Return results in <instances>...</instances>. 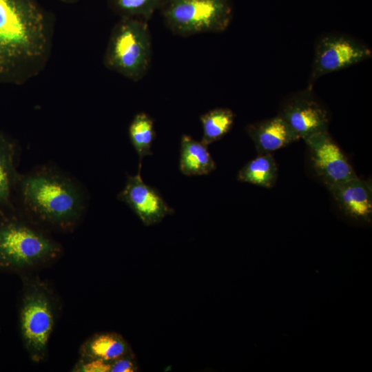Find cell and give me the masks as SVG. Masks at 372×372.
<instances>
[{
  "label": "cell",
  "mask_w": 372,
  "mask_h": 372,
  "mask_svg": "<svg viewBox=\"0 0 372 372\" xmlns=\"http://www.w3.org/2000/svg\"><path fill=\"white\" fill-rule=\"evenodd\" d=\"M16 211L50 232H69L82 219L87 197L79 181L52 165H41L19 175Z\"/></svg>",
  "instance_id": "6da1fadb"
},
{
  "label": "cell",
  "mask_w": 372,
  "mask_h": 372,
  "mask_svg": "<svg viewBox=\"0 0 372 372\" xmlns=\"http://www.w3.org/2000/svg\"><path fill=\"white\" fill-rule=\"evenodd\" d=\"M50 44L48 21L36 0H0V82L20 83L37 75Z\"/></svg>",
  "instance_id": "7a4b0ae2"
},
{
  "label": "cell",
  "mask_w": 372,
  "mask_h": 372,
  "mask_svg": "<svg viewBox=\"0 0 372 372\" xmlns=\"http://www.w3.org/2000/svg\"><path fill=\"white\" fill-rule=\"evenodd\" d=\"M62 251L50 232L16 209L0 214V269L31 273L52 263Z\"/></svg>",
  "instance_id": "3957f363"
},
{
  "label": "cell",
  "mask_w": 372,
  "mask_h": 372,
  "mask_svg": "<svg viewBox=\"0 0 372 372\" xmlns=\"http://www.w3.org/2000/svg\"><path fill=\"white\" fill-rule=\"evenodd\" d=\"M21 276V337L30 358L40 362L47 358L48 343L57 320L60 302L53 289L38 275L31 272Z\"/></svg>",
  "instance_id": "277c9868"
},
{
  "label": "cell",
  "mask_w": 372,
  "mask_h": 372,
  "mask_svg": "<svg viewBox=\"0 0 372 372\" xmlns=\"http://www.w3.org/2000/svg\"><path fill=\"white\" fill-rule=\"evenodd\" d=\"M152 59V43L147 22L121 17L110 34L104 64L127 79L138 81L147 73Z\"/></svg>",
  "instance_id": "5b68a950"
},
{
  "label": "cell",
  "mask_w": 372,
  "mask_h": 372,
  "mask_svg": "<svg viewBox=\"0 0 372 372\" xmlns=\"http://www.w3.org/2000/svg\"><path fill=\"white\" fill-rule=\"evenodd\" d=\"M160 10L167 27L181 37L221 32L233 15L231 0H165Z\"/></svg>",
  "instance_id": "8992f818"
},
{
  "label": "cell",
  "mask_w": 372,
  "mask_h": 372,
  "mask_svg": "<svg viewBox=\"0 0 372 372\" xmlns=\"http://www.w3.org/2000/svg\"><path fill=\"white\" fill-rule=\"evenodd\" d=\"M370 48L358 39L342 34L330 33L317 41L309 78V89L329 73L338 71L370 59Z\"/></svg>",
  "instance_id": "52a82bcc"
},
{
  "label": "cell",
  "mask_w": 372,
  "mask_h": 372,
  "mask_svg": "<svg viewBox=\"0 0 372 372\" xmlns=\"http://www.w3.org/2000/svg\"><path fill=\"white\" fill-rule=\"evenodd\" d=\"M304 140L309 147L313 169L327 187L357 176L327 130L313 134Z\"/></svg>",
  "instance_id": "ba28073f"
},
{
  "label": "cell",
  "mask_w": 372,
  "mask_h": 372,
  "mask_svg": "<svg viewBox=\"0 0 372 372\" xmlns=\"http://www.w3.org/2000/svg\"><path fill=\"white\" fill-rule=\"evenodd\" d=\"M278 115L303 139L327 130L329 121L328 111L307 87L288 96Z\"/></svg>",
  "instance_id": "9c48e42d"
},
{
  "label": "cell",
  "mask_w": 372,
  "mask_h": 372,
  "mask_svg": "<svg viewBox=\"0 0 372 372\" xmlns=\"http://www.w3.org/2000/svg\"><path fill=\"white\" fill-rule=\"evenodd\" d=\"M117 198L127 205L145 226L159 223L174 212L156 189L145 183L139 170L136 175L127 176Z\"/></svg>",
  "instance_id": "30bf717a"
},
{
  "label": "cell",
  "mask_w": 372,
  "mask_h": 372,
  "mask_svg": "<svg viewBox=\"0 0 372 372\" xmlns=\"http://www.w3.org/2000/svg\"><path fill=\"white\" fill-rule=\"evenodd\" d=\"M336 204L348 216L369 220L372 214L370 183L358 176L328 187Z\"/></svg>",
  "instance_id": "8fae6325"
},
{
  "label": "cell",
  "mask_w": 372,
  "mask_h": 372,
  "mask_svg": "<svg viewBox=\"0 0 372 372\" xmlns=\"http://www.w3.org/2000/svg\"><path fill=\"white\" fill-rule=\"evenodd\" d=\"M245 130L259 154H271L300 139L298 134L279 115L249 124Z\"/></svg>",
  "instance_id": "7c38bea8"
},
{
  "label": "cell",
  "mask_w": 372,
  "mask_h": 372,
  "mask_svg": "<svg viewBox=\"0 0 372 372\" xmlns=\"http://www.w3.org/2000/svg\"><path fill=\"white\" fill-rule=\"evenodd\" d=\"M16 156L15 144L0 132V214L14 209L12 198L19 175L16 169Z\"/></svg>",
  "instance_id": "4fadbf2b"
},
{
  "label": "cell",
  "mask_w": 372,
  "mask_h": 372,
  "mask_svg": "<svg viewBox=\"0 0 372 372\" xmlns=\"http://www.w3.org/2000/svg\"><path fill=\"white\" fill-rule=\"evenodd\" d=\"M132 351L125 339L115 332L96 333L81 346V358L112 362Z\"/></svg>",
  "instance_id": "5bb4252c"
},
{
  "label": "cell",
  "mask_w": 372,
  "mask_h": 372,
  "mask_svg": "<svg viewBox=\"0 0 372 372\" xmlns=\"http://www.w3.org/2000/svg\"><path fill=\"white\" fill-rule=\"evenodd\" d=\"M207 145L183 134L180 139L179 169L186 176L206 175L216 168Z\"/></svg>",
  "instance_id": "9a60e30c"
},
{
  "label": "cell",
  "mask_w": 372,
  "mask_h": 372,
  "mask_svg": "<svg viewBox=\"0 0 372 372\" xmlns=\"http://www.w3.org/2000/svg\"><path fill=\"white\" fill-rule=\"evenodd\" d=\"M278 168L271 154H259L245 164L238 174V180L265 188L276 183Z\"/></svg>",
  "instance_id": "2e32d148"
},
{
  "label": "cell",
  "mask_w": 372,
  "mask_h": 372,
  "mask_svg": "<svg viewBox=\"0 0 372 372\" xmlns=\"http://www.w3.org/2000/svg\"><path fill=\"white\" fill-rule=\"evenodd\" d=\"M130 141L139 157L138 170L145 156L152 155V144L156 137L154 119L145 112L136 114L128 128Z\"/></svg>",
  "instance_id": "e0dca14e"
},
{
  "label": "cell",
  "mask_w": 372,
  "mask_h": 372,
  "mask_svg": "<svg viewBox=\"0 0 372 372\" xmlns=\"http://www.w3.org/2000/svg\"><path fill=\"white\" fill-rule=\"evenodd\" d=\"M235 115L231 110L218 107L200 116L203 134L201 142L206 145L220 140L231 129Z\"/></svg>",
  "instance_id": "ac0fdd59"
},
{
  "label": "cell",
  "mask_w": 372,
  "mask_h": 372,
  "mask_svg": "<svg viewBox=\"0 0 372 372\" xmlns=\"http://www.w3.org/2000/svg\"><path fill=\"white\" fill-rule=\"evenodd\" d=\"M165 0H110L114 10L121 17H132L147 22L161 8Z\"/></svg>",
  "instance_id": "d6986e66"
},
{
  "label": "cell",
  "mask_w": 372,
  "mask_h": 372,
  "mask_svg": "<svg viewBox=\"0 0 372 372\" xmlns=\"http://www.w3.org/2000/svg\"><path fill=\"white\" fill-rule=\"evenodd\" d=\"M110 362L80 358L73 369L79 372H110Z\"/></svg>",
  "instance_id": "ffe728a7"
},
{
  "label": "cell",
  "mask_w": 372,
  "mask_h": 372,
  "mask_svg": "<svg viewBox=\"0 0 372 372\" xmlns=\"http://www.w3.org/2000/svg\"><path fill=\"white\" fill-rule=\"evenodd\" d=\"M138 366L132 351L111 362L110 372L138 371Z\"/></svg>",
  "instance_id": "44dd1931"
},
{
  "label": "cell",
  "mask_w": 372,
  "mask_h": 372,
  "mask_svg": "<svg viewBox=\"0 0 372 372\" xmlns=\"http://www.w3.org/2000/svg\"><path fill=\"white\" fill-rule=\"evenodd\" d=\"M62 1H74L75 0H62Z\"/></svg>",
  "instance_id": "7402d4cb"
}]
</instances>
